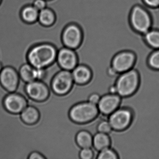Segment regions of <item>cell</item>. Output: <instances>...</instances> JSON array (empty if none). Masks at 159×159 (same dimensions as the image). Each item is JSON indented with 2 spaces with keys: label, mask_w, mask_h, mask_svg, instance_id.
Instances as JSON below:
<instances>
[{
  "label": "cell",
  "mask_w": 159,
  "mask_h": 159,
  "mask_svg": "<svg viewBox=\"0 0 159 159\" xmlns=\"http://www.w3.org/2000/svg\"><path fill=\"white\" fill-rule=\"evenodd\" d=\"M58 50L49 43L32 47L28 54V63L36 68L45 69L56 61Z\"/></svg>",
  "instance_id": "1"
},
{
  "label": "cell",
  "mask_w": 159,
  "mask_h": 159,
  "mask_svg": "<svg viewBox=\"0 0 159 159\" xmlns=\"http://www.w3.org/2000/svg\"><path fill=\"white\" fill-rule=\"evenodd\" d=\"M140 77L134 68L119 74L115 82L117 94L121 98L131 96L137 91Z\"/></svg>",
  "instance_id": "2"
},
{
  "label": "cell",
  "mask_w": 159,
  "mask_h": 159,
  "mask_svg": "<svg viewBox=\"0 0 159 159\" xmlns=\"http://www.w3.org/2000/svg\"><path fill=\"white\" fill-rule=\"evenodd\" d=\"M99 114L97 106L88 101L77 103L72 106L69 111L70 120L74 122L80 124L93 121Z\"/></svg>",
  "instance_id": "3"
},
{
  "label": "cell",
  "mask_w": 159,
  "mask_h": 159,
  "mask_svg": "<svg viewBox=\"0 0 159 159\" xmlns=\"http://www.w3.org/2000/svg\"><path fill=\"white\" fill-rule=\"evenodd\" d=\"M129 20L133 29L140 34L144 35L152 29V21L150 14L143 6H135L130 13Z\"/></svg>",
  "instance_id": "4"
},
{
  "label": "cell",
  "mask_w": 159,
  "mask_h": 159,
  "mask_svg": "<svg viewBox=\"0 0 159 159\" xmlns=\"http://www.w3.org/2000/svg\"><path fill=\"white\" fill-rule=\"evenodd\" d=\"M133 119V113L131 109L120 107L107 117L112 130L122 131L129 127Z\"/></svg>",
  "instance_id": "5"
},
{
  "label": "cell",
  "mask_w": 159,
  "mask_h": 159,
  "mask_svg": "<svg viewBox=\"0 0 159 159\" xmlns=\"http://www.w3.org/2000/svg\"><path fill=\"white\" fill-rule=\"evenodd\" d=\"M74 84L71 71L62 69L54 77L51 87L57 94L63 95L71 90Z\"/></svg>",
  "instance_id": "6"
},
{
  "label": "cell",
  "mask_w": 159,
  "mask_h": 159,
  "mask_svg": "<svg viewBox=\"0 0 159 159\" xmlns=\"http://www.w3.org/2000/svg\"><path fill=\"white\" fill-rule=\"evenodd\" d=\"M50 93V89L45 83L36 80L26 83L25 90L20 94L32 100L40 102L46 100L49 97Z\"/></svg>",
  "instance_id": "7"
},
{
  "label": "cell",
  "mask_w": 159,
  "mask_h": 159,
  "mask_svg": "<svg viewBox=\"0 0 159 159\" xmlns=\"http://www.w3.org/2000/svg\"><path fill=\"white\" fill-rule=\"evenodd\" d=\"M136 56L130 51H123L117 53L111 61V66L119 74L134 68L136 62Z\"/></svg>",
  "instance_id": "8"
},
{
  "label": "cell",
  "mask_w": 159,
  "mask_h": 159,
  "mask_svg": "<svg viewBox=\"0 0 159 159\" xmlns=\"http://www.w3.org/2000/svg\"><path fill=\"white\" fill-rule=\"evenodd\" d=\"M82 39L81 29L76 24H71L67 26L62 33V42L64 46L73 50L80 46Z\"/></svg>",
  "instance_id": "9"
},
{
  "label": "cell",
  "mask_w": 159,
  "mask_h": 159,
  "mask_svg": "<svg viewBox=\"0 0 159 159\" xmlns=\"http://www.w3.org/2000/svg\"><path fill=\"white\" fill-rule=\"evenodd\" d=\"M20 81L19 73L12 67H4L0 72V83L9 93L16 91Z\"/></svg>",
  "instance_id": "10"
},
{
  "label": "cell",
  "mask_w": 159,
  "mask_h": 159,
  "mask_svg": "<svg viewBox=\"0 0 159 159\" xmlns=\"http://www.w3.org/2000/svg\"><path fill=\"white\" fill-rule=\"evenodd\" d=\"M121 99L122 98L117 94L107 93L102 96L97 105L99 113L107 117L120 107Z\"/></svg>",
  "instance_id": "11"
},
{
  "label": "cell",
  "mask_w": 159,
  "mask_h": 159,
  "mask_svg": "<svg viewBox=\"0 0 159 159\" xmlns=\"http://www.w3.org/2000/svg\"><path fill=\"white\" fill-rule=\"evenodd\" d=\"M56 61L62 69L70 71H72L79 64L75 50L66 47L58 50Z\"/></svg>",
  "instance_id": "12"
},
{
  "label": "cell",
  "mask_w": 159,
  "mask_h": 159,
  "mask_svg": "<svg viewBox=\"0 0 159 159\" xmlns=\"http://www.w3.org/2000/svg\"><path fill=\"white\" fill-rule=\"evenodd\" d=\"M3 104L7 110L15 114L21 113L28 106L27 98L16 92L9 93L4 98Z\"/></svg>",
  "instance_id": "13"
},
{
  "label": "cell",
  "mask_w": 159,
  "mask_h": 159,
  "mask_svg": "<svg viewBox=\"0 0 159 159\" xmlns=\"http://www.w3.org/2000/svg\"><path fill=\"white\" fill-rule=\"evenodd\" d=\"M18 73L21 80L28 83L36 80H42L45 76V69L36 68L28 63L21 66Z\"/></svg>",
  "instance_id": "14"
},
{
  "label": "cell",
  "mask_w": 159,
  "mask_h": 159,
  "mask_svg": "<svg viewBox=\"0 0 159 159\" xmlns=\"http://www.w3.org/2000/svg\"><path fill=\"white\" fill-rule=\"evenodd\" d=\"M74 83L84 85L88 83L92 77V72L87 66L79 64L71 71Z\"/></svg>",
  "instance_id": "15"
},
{
  "label": "cell",
  "mask_w": 159,
  "mask_h": 159,
  "mask_svg": "<svg viewBox=\"0 0 159 159\" xmlns=\"http://www.w3.org/2000/svg\"><path fill=\"white\" fill-rule=\"evenodd\" d=\"M111 139L108 134L97 132L93 135V148L96 152H98L111 147Z\"/></svg>",
  "instance_id": "16"
},
{
  "label": "cell",
  "mask_w": 159,
  "mask_h": 159,
  "mask_svg": "<svg viewBox=\"0 0 159 159\" xmlns=\"http://www.w3.org/2000/svg\"><path fill=\"white\" fill-rule=\"evenodd\" d=\"M20 114L23 120L28 124H34L39 120V111L37 108L31 105H28Z\"/></svg>",
  "instance_id": "17"
},
{
  "label": "cell",
  "mask_w": 159,
  "mask_h": 159,
  "mask_svg": "<svg viewBox=\"0 0 159 159\" xmlns=\"http://www.w3.org/2000/svg\"><path fill=\"white\" fill-rule=\"evenodd\" d=\"M76 142L80 148H93V134L86 130L79 131L76 136Z\"/></svg>",
  "instance_id": "18"
},
{
  "label": "cell",
  "mask_w": 159,
  "mask_h": 159,
  "mask_svg": "<svg viewBox=\"0 0 159 159\" xmlns=\"http://www.w3.org/2000/svg\"><path fill=\"white\" fill-rule=\"evenodd\" d=\"M55 14L49 8H45L39 12L38 21L43 25L50 26L55 23Z\"/></svg>",
  "instance_id": "19"
},
{
  "label": "cell",
  "mask_w": 159,
  "mask_h": 159,
  "mask_svg": "<svg viewBox=\"0 0 159 159\" xmlns=\"http://www.w3.org/2000/svg\"><path fill=\"white\" fill-rule=\"evenodd\" d=\"M147 44L153 50L159 49V30L151 29L143 35Z\"/></svg>",
  "instance_id": "20"
},
{
  "label": "cell",
  "mask_w": 159,
  "mask_h": 159,
  "mask_svg": "<svg viewBox=\"0 0 159 159\" xmlns=\"http://www.w3.org/2000/svg\"><path fill=\"white\" fill-rule=\"evenodd\" d=\"M39 12L33 5L26 6L21 11V16L25 22L33 23L38 21Z\"/></svg>",
  "instance_id": "21"
},
{
  "label": "cell",
  "mask_w": 159,
  "mask_h": 159,
  "mask_svg": "<svg viewBox=\"0 0 159 159\" xmlns=\"http://www.w3.org/2000/svg\"><path fill=\"white\" fill-rule=\"evenodd\" d=\"M96 159H120L117 152L111 147L98 152Z\"/></svg>",
  "instance_id": "22"
},
{
  "label": "cell",
  "mask_w": 159,
  "mask_h": 159,
  "mask_svg": "<svg viewBox=\"0 0 159 159\" xmlns=\"http://www.w3.org/2000/svg\"><path fill=\"white\" fill-rule=\"evenodd\" d=\"M148 65L155 70H159V49L154 50L148 58Z\"/></svg>",
  "instance_id": "23"
},
{
  "label": "cell",
  "mask_w": 159,
  "mask_h": 159,
  "mask_svg": "<svg viewBox=\"0 0 159 159\" xmlns=\"http://www.w3.org/2000/svg\"><path fill=\"white\" fill-rule=\"evenodd\" d=\"M97 152L93 148H81L79 152L80 159H96Z\"/></svg>",
  "instance_id": "24"
},
{
  "label": "cell",
  "mask_w": 159,
  "mask_h": 159,
  "mask_svg": "<svg viewBox=\"0 0 159 159\" xmlns=\"http://www.w3.org/2000/svg\"><path fill=\"white\" fill-rule=\"evenodd\" d=\"M97 132L109 134L112 131V127L110 124L107 119H104L101 120L97 126Z\"/></svg>",
  "instance_id": "25"
},
{
  "label": "cell",
  "mask_w": 159,
  "mask_h": 159,
  "mask_svg": "<svg viewBox=\"0 0 159 159\" xmlns=\"http://www.w3.org/2000/svg\"><path fill=\"white\" fill-rule=\"evenodd\" d=\"M39 11H41L47 7L46 0H35L32 4Z\"/></svg>",
  "instance_id": "26"
},
{
  "label": "cell",
  "mask_w": 159,
  "mask_h": 159,
  "mask_svg": "<svg viewBox=\"0 0 159 159\" xmlns=\"http://www.w3.org/2000/svg\"><path fill=\"white\" fill-rule=\"evenodd\" d=\"M101 96L96 93H93L90 94L88 98V101L90 103L97 105L101 98Z\"/></svg>",
  "instance_id": "27"
},
{
  "label": "cell",
  "mask_w": 159,
  "mask_h": 159,
  "mask_svg": "<svg viewBox=\"0 0 159 159\" xmlns=\"http://www.w3.org/2000/svg\"><path fill=\"white\" fill-rule=\"evenodd\" d=\"M144 4L148 7L157 8L159 7V0H143Z\"/></svg>",
  "instance_id": "28"
},
{
  "label": "cell",
  "mask_w": 159,
  "mask_h": 159,
  "mask_svg": "<svg viewBox=\"0 0 159 159\" xmlns=\"http://www.w3.org/2000/svg\"><path fill=\"white\" fill-rule=\"evenodd\" d=\"M28 159H46L41 152L38 151L32 152L29 155Z\"/></svg>",
  "instance_id": "29"
},
{
  "label": "cell",
  "mask_w": 159,
  "mask_h": 159,
  "mask_svg": "<svg viewBox=\"0 0 159 159\" xmlns=\"http://www.w3.org/2000/svg\"><path fill=\"white\" fill-rule=\"evenodd\" d=\"M3 68V66H2V65L1 63H0V72H1V71H2V69Z\"/></svg>",
  "instance_id": "30"
},
{
  "label": "cell",
  "mask_w": 159,
  "mask_h": 159,
  "mask_svg": "<svg viewBox=\"0 0 159 159\" xmlns=\"http://www.w3.org/2000/svg\"><path fill=\"white\" fill-rule=\"evenodd\" d=\"M1 2V0H0V2Z\"/></svg>",
  "instance_id": "31"
},
{
  "label": "cell",
  "mask_w": 159,
  "mask_h": 159,
  "mask_svg": "<svg viewBox=\"0 0 159 159\" xmlns=\"http://www.w3.org/2000/svg\"></svg>",
  "instance_id": "32"
}]
</instances>
